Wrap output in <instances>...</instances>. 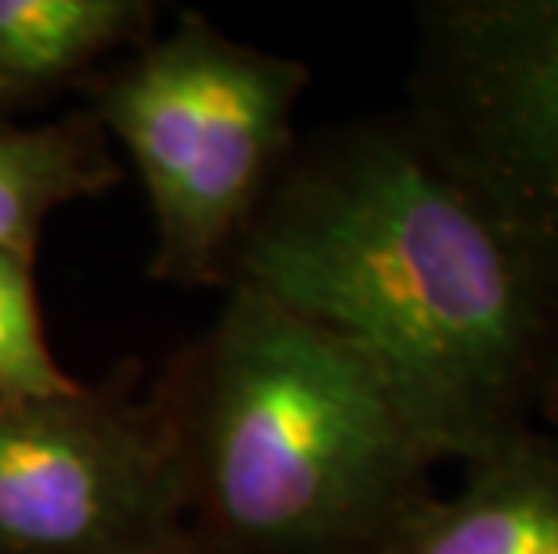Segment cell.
Masks as SVG:
<instances>
[{"label": "cell", "mask_w": 558, "mask_h": 554, "mask_svg": "<svg viewBox=\"0 0 558 554\" xmlns=\"http://www.w3.org/2000/svg\"><path fill=\"white\" fill-rule=\"evenodd\" d=\"M228 285L361 346L444 465L537 429L558 353V256L403 109L300 137Z\"/></svg>", "instance_id": "obj_1"}, {"label": "cell", "mask_w": 558, "mask_h": 554, "mask_svg": "<svg viewBox=\"0 0 558 554\" xmlns=\"http://www.w3.org/2000/svg\"><path fill=\"white\" fill-rule=\"evenodd\" d=\"M123 176V159L87 109L0 123V253H37L58 209L109 195Z\"/></svg>", "instance_id": "obj_8"}, {"label": "cell", "mask_w": 558, "mask_h": 554, "mask_svg": "<svg viewBox=\"0 0 558 554\" xmlns=\"http://www.w3.org/2000/svg\"><path fill=\"white\" fill-rule=\"evenodd\" d=\"M461 468L389 554H558V435L537 426Z\"/></svg>", "instance_id": "obj_6"}, {"label": "cell", "mask_w": 558, "mask_h": 554, "mask_svg": "<svg viewBox=\"0 0 558 554\" xmlns=\"http://www.w3.org/2000/svg\"><path fill=\"white\" fill-rule=\"evenodd\" d=\"M151 0H0V123L83 87L159 33Z\"/></svg>", "instance_id": "obj_7"}, {"label": "cell", "mask_w": 558, "mask_h": 554, "mask_svg": "<svg viewBox=\"0 0 558 554\" xmlns=\"http://www.w3.org/2000/svg\"><path fill=\"white\" fill-rule=\"evenodd\" d=\"M151 393L213 554H389L436 497L444 461L383 368L253 288H223Z\"/></svg>", "instance_id": "obj_2"}, {"label": "cell", "mask_w": 558, "mask_h": 554, "mask_svg": "<svg viewBox=\"0 0 558 554\" xmlns=\"http://www.w3.org/2000/svg\"><path fill=\"white\" fill-rule=\"evenodd\" d=\"M47 342L37 288V253H0V404L76 393Z\"/></svg>", "instance_id": "obj_9"}, {"label": "cell", "mask_w": 558, "mask_h": 554, "mask_svg": "<svg viewBox=\"0 0 558 554\" xmlns=\"http://www.w3.org/2000/svg\"><path fill=\"white\" fill-rule=\"evenodd\" d=\"M306 87V62L231 37L202 11H181L83 87V109L145 187L151 281L228 285L242 234L303 137Z\"/></svg>", "instance_id": "obj_3"}, {"label": "cell", "mask_w": 558, "mask_h": 554, "mask_svg": "<svg viewBox=\"0 0 558 554\" xmlns=\"http://www.w3.org/2000/svg\"><path fill=\"white\" fill-rule=\"evenodd\" d=\"M184 479L156 393L83 382L0 404V554H166Z\"/></svg>", "instance_id": "obj_4"}, {"label": "cell", "mask_w": 558, "mask_h": 554, "mask_svg": "<svg viewBox=\"0 0 558 554\" xmlns=\"http://www.w3.org/2000/svg\"><path fill=\"white\" fill-rule=\"evenodd\" d=\"M403 112L558 256V0L418 4Z\"/></svg>", "instance_id": "obj_5"}, {"label": "cell", "mask_w": 558, "mask_h": 554, "mask_svg": "<svg viewBox=\"0 0 558 554\" xmlns=\"http://www.w3.org/2000/svg\"><path fill=\"white\" fill-rule=\"evenodd\" d=\"M537 426H541V429H548L551 435H558V353H555L551 371H548V382H544V393H541Z\"/></svg>", "instance_id": "obj_10"}, {"label": "cell", "mask_w": 558, "mask_h": 554, "mask_svg": "<svg viewBox=\"0 0 558 554\" xmlns=\"http://www.w3.org/2000/svg\"><path fill=\"white\" fill-rule=\"evenodd\" d=\"M166 554H213V551H206V547H202V544H195L192 537H184L181 544H177L173 551H166Z\"/></svg>", "instance_id": "obj_11"}]
</instances>
